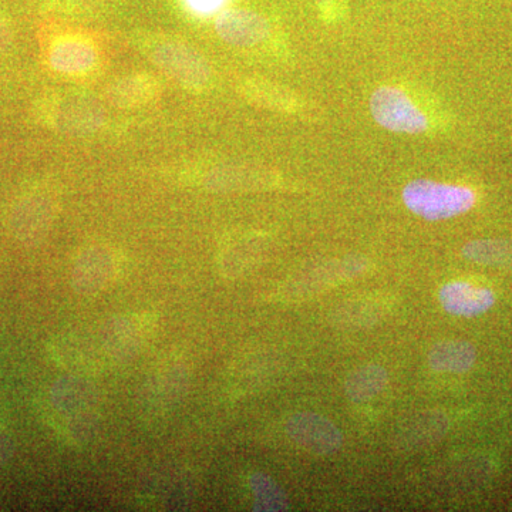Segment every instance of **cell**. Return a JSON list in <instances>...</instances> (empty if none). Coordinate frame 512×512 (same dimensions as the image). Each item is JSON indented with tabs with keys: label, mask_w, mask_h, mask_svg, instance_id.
<instances>
[{
	"label": "cell",
	"mask_w": 512,
	"mask_h": 512,
	"mask_svg": "<svg viewBox=\"0 0 512 512\" xmlns=\"http://www.w3.org/2000/svg\"><path fill=\"white\" fill-rule=\"evenodd\" d=\"M150 316H123L114 319L101 332V352L110 360H124L134 356L150 335Z\"/></svg>",
	"instance_id": "cell-9"
},
{
	"label": "cell",
	"mask_w": 512,
	"mask_h": 512,
	"mask_svg": "<svg viewBox=\"0 0 512 512\" xmlns=\"http://www.w3.org/2000/svg\"><path fill=\"white\" fill-rule=\"evenodd\" d=\"M119 269L113 249L103 244L89 245L77 255L72 281L77 292L94 295L113 284Z\"/></svg>",
	"instance_id": "cell-7"
},
{
	"label": "cell",
	"mask_w": 512,
	"mask_h": 512,
	"mask_svg": "<svg viewBox=\"0 0 512 512\" xmlns=\"http://www.w3.org/2000/svg\"><path fill=\"white\" fill-rule=\"evenodd\" d=\"M450 421L446 414L430 410L410 417L397 429V448L404 451L420 450L429 447L446 437Z\"/></svg>",
	"instance_id": "cell-12"
},
{
	"label": "cell",
	"mask_w": 512,
	"mask_h": 512,
	"mask_svg": "<svg viewBox=\"0 0 512 512\" xmlns=\"http://www.w3.org/2000/svg\"><path fill=\"white\" fill-rule=\"evenodd\" d=\"M389 383V372L383 366L369 363L356 367L345 382V393L355 403L375 399Z\"/></svg>",
	"instance_id": "cell-16"
},
{
	"label": "cell",
	"mask_w": 512,
	"mask_h": 512,
	"mask_svg": "<svg viewBox=\"0 0 512 512\" xmlns=\"http://www.w3.org/2000/svg\"><path fill=\"white\" fill-rule=\"evenodd\" d=\"M183 2L194 15L212 16L220 13L228 0H183Z\"/></svg>",
	"instance_id": "cell-22"
},
{
	"label": "cell",
	"mask_w": 512,
	"mask_h": 512,
	"mask_svg": "<svg viewBox=\"0 0 512 512\" xmlns=\"http://www.w3.org/2000/svg\"><path fill=\"white\" fill-rule=\"evenodd\" d=\"M104 110L92 99L67 101L59 114V124L74 134H90L103 126Z\"/></svg>",
	"instance_id": "cell-15"
},
{
	"label": "cell",
	"mask_w": 512,
	"mask_h": 512,
	"mask_svg": "<svg viewBox=\"0 0 512 512\" xmlns=\"http://www.w3.org/2000/svg\"><path fill=\"white\" fill-rule=\"evenodd\" d=\"M464 258L478 264L508 266L512 265V242L501 239H483L474 241L463 248Z\"/></svg>",
	"instance_id": "cell-19"
},
{
	"label": "cell",
	"mask_w": 512,
	"mask_h": 512,
	"mask_svg": "<svg viewBox=\"0 0 512 512\" xmlns=\"http://www.w3.org/2000/svg\"><path fill=\"white\" fill-rule=\"evenodd\" d=\"M99 62V53L92 43L82 39H63L50 49L49 63L55 72L66 76L89 73Z\"/></svg>",
	"instance_id": "cell-13"
},
{
	"label": "cell",
	"mask_w": 512,
	"mask_h": 512,
	"mask_svg": "<svg viewBox=\"0 0 512 512\" xmlns=\"http://www.w3.org/2000/svg\"><path fill=\"white\" fill-rule=\"evenodd\" d=\"M370 111L379 126L394 133L420 134L429 121L412 100L396 87H380L372 94Z\"/></svg>",
	"instance_id": "cell-5"
},
{
	"label": "cell",
	"mask_w": 512,
	"mask_h": 512,
	"mask_svg": "<svg viewBox=\"0 0 512 512\" xmlns=\"http://www.w3.org/2000/svg\"><path fill=\"white\" fill-rule=\"evenodd\" d=\"M191 380V365L183 355L161 360L147 377L138 399V414L148 427H157L173 413Z\"/></svg>",
	"instance_id": "cell-1"
},
{
	"label": "cell",
	"mask_w": 512,
	"mask_h": 512,
	"mask_svg": "<svg viewBox=\"0 0 512 512\" xmlns=\"http://www.w3.org/2000/svg\"><path fill=\"white\" fill-rule=\"evenodd\" d=\"M289 437L293 443L315 456H329L336 453L343 444L338 427L318 413H298L288 421Z\"/></svg>",
	"instance_id": "cell-8"
},
{
	"label": "cell",
	"mask_w": 512,
	"mask_h": 512,
	"mask_svg": "<svg viewBox=\"0 0 512 512\" xmlns=\"http://www.w3.org/2000/svg\"><path fill=\"white\" fill-rule=\"evenodd\" d=\"M386 312V306L376 299L363 298L346 303L340 308L339 318L343 323L352 326H365L367 323H375Z\"/></svg>",
	"instance_id": "cell-21"
},
{
	"label": "cell",
	"mask_w": 512,
	"mask_h": 512,
	"mask_svg": "<svg viewBox=\"0 0 512 512\" xmlns=\"http://www.w3.org/2000/svg\"><path fill=\"white\" fill-rule=\"evenodd\" d=\"M403 201L417 217L443 221L470 211L476 204V194L460 185L414 180L404 188Z\"/></svg>",
	"instance_id": "cell-2"
},
{
	"label": "cell",
	"mask_w": 512,
	"mask_h": 512,
	"mask_svg": "<svg viewBox=\"0 0 512 512\" xmlns=\"http://www.w3.org/2000/svg\"><path fill=\"white\" fill-rule=\"evenodd\" d=\"M439 298L444 311L461 318L483 315L495 303L491 289L463 281L448 282L440 289Z\"/></svg>",
	"instance_id": "cell-11"
},
{
	"label": "cell",
	"mask_w": 512,
	"mask_h": 512,
	"mask_svg": "<svg viewBox=\"0 0 512 512\" xmlns=\"http://www.w3.org/2000/svg\"><path fill=\"white\" fill-rule=\"evenodd\" d=\"M56 217V201L45 191L23 195L12 207L9 228L23 244H35L45 237Z\"/></svg>",
	"instance_id": "cell-6"
},
{
	"label": "cell",
	"mask_w": 512,
	"mask_h": 512,
	"mask_svg": "<svg viewBox=\"0 0 512 512\" xmlns=\"http://www.w3.org/2000/svg\"><path fill=\"white\" fill-rule=\"evenodd\" d=\"M13 456V441L8 433L0 427V467L6 466Z\"/></svg>",
	"instance_id": "cell-23"
},
{
	"label": "cell",
	"mask_w": 512,
	"mask_h": 512,
	"mask_svg": "<svg viewBox=\"0 0 512 512\" xmlns=\"http://www.w3.org/2000/svg\"><path fill=\"white\" fill-rule=\"evenodd\" d=\"M148 56L161 72L188 90L201 92L211 82V66L197 50L177 40L150 46Z\"/></svg>",
	"instance_id": "cell-3"
},
{
	"label": "cell",
	"mask_w": 512,
	"mask_h": 512,
	"mask_svg": "<svg viewBox=\"0 0 512 512\" xmlns=\"http://www.w3.org/2000/svg\"><path fill=\"white\" fill-rule=\"evenodd\" d=\"M158 84L146 74H131L111 84L107 97L119 107L143 106L157 96Z\"/></svg>",
	"instance_id": "cell-17"
},
{
	"label": "cell",
	"mask_w": 512,
	"mask_h": 512,
	"mask_svg": "<svg viewBox=\"0 0 512 512\" xmlns=\"http://www.w3.org/2000/svg\"><path fill=\"white\" fill-rule=\"evenodd\" d=\"M262 254L261 238H242L232 242L225 248L222 254L221 268L225 275L234 276L241 274L254 264L259 255Z\"/></svg>",
	"instance_id": "cell-18"
},
{
	"label": "cell",
	"mask_w": 512,
	"mask_h": 512,
	"mask_svg": "<svg viewBox=\"0 0 512 512\" xmlns=\"http://www.w3.org/2000/svg\"><path fill=\"white\" fill-rule=\"evenodd\" d=\"M251 483L256 498L255 510L282 511L288 508L285 494L271 478L264 474H255Z\"/></svg>",
	"instance_id": "cell-20"
},
{
	"label": "cell",
	"mask_w": 512,
	"mask_h": 512,
	"mask_svg": "<svg viewBox=\"0 0 512 512\" xmlns=\"http://www.w3.org/2000/svg\"><path fill=\"white\" fill-rule=\"evenodd\" d=\"M215 30L222 42L235 47H252L268 39V20L254 10H224L215 20Z\"/></svg>",
	"instance_id": "cell-10"
},
{
	"label": "cell",
	"mask_w": 512,
	"mask_h": 512,
	"mask_svg": "<svg viewBox=\"0 0 512 512\" xmlns=\"http://www.w3.org/2000/svg\"><path fill=\"white\" fill-rule=\"evenodd\" d=\"M90 393V387L76 379L53 384L49 393L50 413L66 436L79 437V427L86 433L94 423V399Z\"/></svg>",
	"instance_id": "cell-4"
},
{
	"label": "cell",
	"mask_w": 512,
	"mask_h": 512,
	"mask_svg": "<svg viewBox=\"0 0 512 512\" xmlns=\"http://www.w3.org/2000/svg\"><path fill=\"white\" fill-rule=\"evenodd\" d=\"M476 360V349L464 340H443L429 352V365L439 373H466Z\"/></svg>",
	"instance_id": "cell-14"
}]
</instances>
